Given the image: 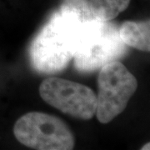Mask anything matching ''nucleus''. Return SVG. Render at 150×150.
Returning <instances> with one entry per match:
<instances>
[{
  "instance_id": "obj_1",
  "label": "nucleus",
  "mask_w": 150,
  "mask_h": 150,
  "mask_svg": "<svg viewBox=\"0 0 150 150\" xmlns=\"http://www.w3.org/2000/svg\"><path fill=\"white\" fill-rule=\"evenodd\" d=\"M85 19L72 4L63 6L33 42L30 54L33 67L48 74L65 69L74 59L79 32Z\"/></svg>"
},
{
  "instance_id": "obj_3",
  "label": "nucleus",
  "mask_w": 150,
  "mask_h": 150,
  "mask_svg": "<svg viewBox=\"0 0 150 150\" xmlns=\"http://www.w3.org/2000/svg\"><path fill=\"white\" fill-rule=\"evenodd\" d=\"M16 139L26 147L38 150H71L74 135L61 118L46 112H29L13 126Z\"/></svg>"
},
{
  "instance_id": "obj_6",
  "label": "nucleus",
  "mask_w": 150,
  "mask_h": 150,
  "mask_svg": "<svg viewBox=\"0 0 150 150\" xmlns=\"http://www.w3.org/2000/svg\"><path fill=\"white\" fill-rule=\"evenodd\" d=\"M121 40L129 47L144 52L150 51V21H126L118 28Z\"/></svg>"
},
{
  "instance_id": "obj_4",
  "label": "nucleus",
  "mask_w": 150,
  "mask_h": 150,
  "mask_svg": "<svg viewBox=\"0 0 150 150\" xmlns=\"http://www.w3.org/2000/svg\"><path fill=\"white\" fill-rule=\"evenodd\" d=\"M138 86L134 74L119 61L114 60L101 67L98 77V120L108 123L122 113Z\"/></svg>"
},
{
  "instance_id": "obj_7",
  "label": "nucleus",
  "mask_w": 150,
  "mask_h": 150,
  "mask_svg": "<svg viewBox=\"0 0 150 150\" xmlns=\"http://www.w3.org/2000/svg\"><path fill=\"white\" fill-rule=\"evenodd\" d=\"M131 0H89L93 17L100 21H110L127 9Z\"/></svg>"
},
{
  "instance_id": "obj_5",
  "label": "nucleus",
  "mask_w": 150,
  "mask_h": 150,
  "mask_svg": "<svg viewBox=\"0 0 150 150\" xmlns=\"http://www.w3.org/2000/svg\"><path fill=\"white\" fill-rule=\"evenodd\" d=\"M39 94L48 104L71 117L89 120L97 109V95L88 86L57 77L48 78L39 86Z\"/></svg>"
},
{
  "instance_id": "obj_8",
  "label": "nucleus",
  "mask_w": 150,
  "mask_h": 150,
  "mask_svg": "<svg viewBox=\"0 0 150 150\" xmlns=\"http://www.w3.org/2000/svg\"><path fill=\"white\" fill-rule=\"evenodd\" d=\"M149 146H150V143L149 142V143H147V144H145L144 147H142V148H141V149L142 150H146V149L149 150L150 149Z\"/></svg>"
},
{
  "instance_id": "obj_2",
  "label": "nucleus",
  "mask_w": 150,
  "mask_h": 150,
  "mask_svg": "<svg viewBox=\"0 0 150 150\" xmlns=\"http://www.w3.org/2000/svg\"><path fill=\"white\" fill-rule=\"evenodd\" d=\"M126 51L125 43L113 24L88 18L82 23L79 32L74 65L79 71L90 72L120 58Z\"/></svg>"
}]
</instances>
